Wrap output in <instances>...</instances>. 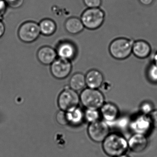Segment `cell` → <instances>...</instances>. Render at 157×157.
I'll return each mask as SVG.
<instances>
[{"label":"cell","mask_w":157,"mask_h":157,"mask_svg":"<svg viewBox=\"0 0 157 157\" xmlns=\"http://www.w3.org/2000/svg\"><path fill=\"white\" fill-rule=\"evenodd\" d=\"M105 153L109 157H117L125 154L128 149V140L117 133L109 134L102 142Z\"/></svg>","instance_id":"1"},{"label":"cell","mask_w":157,"mask_h":157,"mask_svg":"<svg viewBox=\"0 0 157 157\" xmlns=\"http://www.w3.org/2000/svg\"><path fill=\"white\" fill-rule=\"evenodd\" d=\"M134 41L125 37H119L113 40L109 47L110 55L113 58L123 60L128 58L132 54Z\"/></svg>","instance_id":"2"},{"label":"cell","mask_w":157,"mask_h":157,"mask_svg":"<svg viewBox=\"0 0 157 157\" xmlns=\"http://www.w3.org/2000/svg\"><path fill=\"white\" fill-rule=\"evenodd\" d=\"M80 18L84 28L89 30H95L102 25L105 13L100 8H87L82 13Z\"/></svg>","instance_id":"3"},{"label":"cell","mask_w":157,"mask_h":157,"mask_svg":"<svg viewBox=\"0 0 157 157\" xmlns=\"http://www.w3.org/2000/svg\"><path fill=\"white\" fill-rule=\"evenodd\" d=\"M80 101L87 109H97L101 107L105 103V97L98 89L85 88L79 95Z\"/></svg>","instance_id":"4"},{"label":"cell","mask_w":157,"mask_h":157,"mask_svg":"<svg viewBox=\"0 0 157 157\" xmlns=\"http://www.w3.org/2000/svg\"><path fill=\"white\" fill-rule=\"evenodd\" d=\"M40 35L38 24L33 21L25 22L18 29L19 39L25 44L33 43L39 38Z\"/></svg>","instance_id":"5"},{"label":"cell","mask_w":157,"mask_h":157,"mask_svg":"<svg viewBox=\"0 0 157 157\" xmlns=\"http://www.w3.org/2000/svg\"><path fill=\"white\" fill-rule=\"evenodd\" d=\"M80 101L79 95L69 87L65 88L59 94L58 99L59 106L62 111L70 112L76 109Z\"/></svg>","instance_id":"6"},{"label":"cell","mask_w":157,"mask_h":157,"mask_svg":"<svg viewBox=\"0 0 157 157\" xmlns=\"http://www.w3.org/2000/svg\"><path fill=\"white\" fill-rule=\"evenodd\" d=\"M109 126L105 121L98 120L90 123L88 134L92 140L97 143L102 142L110 134Z\"/></svg>","instance_id":"7"},{"label":"cell","mask_w":157,"mask_h":157,"mask_svg":"<svg viewBox=\"0 0 157 157\" xmlns=\"http://www.w3.org/2000/svg\"><path fill=\"white\" fill-rule=\"evenodd\" d=\"M50 71L52 76L58 80L67 78L72 70L71 61L57 58L50 65Z\"/></svg>","instance_id":"8"},{"label":"cell","mask_w":157,"mask_h":157,"mask_svg":"<svg viewBox=\"0 0 157 157\" xmlns=\"http://www.w3.org/2000/svg\"><path fill=\"white\" fill-rule=\"evenodd\" d=\"M55 49L58 58L71 61L74 60L78 55L77 46L75 43L70 40L60 41L58 43Z\"/></svg>","instance_id":"9"},{"label":"cell","mask_w":157,"mask_h":157,"mask_svg":"<svg viewBox=\"0 0 157 157\" xmlns=\"http://www.w3.org/2000/svg\"><path fill=\"white\" fill-rule=\"evenodd\" d=\"M130 127L135 134L146 136L153 126L149 116L141 113L133 118Z\"/></svg>","instance_id":"10"},{"label":"cell","mask_w":157,"mask_h":157,"mask_svg":"<svg viewBox=\"0 0 157 157\" xmlns=\"http://www.w3.org/2000/svg\"><path fill=\"white\" fill-rule=\"evenodd\" d=\"M38 61L45 66H50L58 58L56 49L49 46L40 48L36 54Z\"/></svg>","instance_id":"11"},{"label":"cell","mask_w":157,"mask_h":157,"mask_svg":"<svg viewBox=\"0 0 157 157\" xmlns=\"http://www.w3.org/2000/svg\"><path fill=\"white\" fill-rule=\"evenodd\" d=\"M148 140L146 135L135 134L128 140V149L135 153L144 151L147 147Z\"/></svg>","instance_id":"12"},{"label":"cell","mask_w":157,"mask_h":157,"mask_svg":"<svg viewBox=\"0 0 157 157\" xmlns=\"http://www.w3.org/2000/svg\"><path fill=\"white\" fill-rule=\"evenodd\" d=\"M85 77L86 86L91 89H99L104 82L103 75L98 70H90L85 74Z\"/></svg>","instance_id":"13"},{"label":"cell","mask_w":157,"mask_h":157,"mask_svg":"<svg viewBox=\"0 0 157 157\" xmlns=\"http://www.w3.org/2000/svg\"><path fill=\"white\" fill-rule=\"evenodd\" d=\"M151 53V46L148 42L142 40L134 41L132 54L136 57L141 59H146L150 56Z\"/></svg>","instance_id":"14"},{"label":"cell","mask_w":157,"mask_h":157,"mask_svg":"<svg viewBox=\"0 0 157 157\" xmlns=\"http://www.w3.org/2000/svg\"><path fill=\"white\" fill-rule=\"evenodd\" d=\"M100 109L101 115L105 122L112 123L116 120L119 117V109L114 104L105 103Z\"/></svg>","instance_id":"15"},{"label":"cell","mask_w":157,"mask_h":157,"mask_svg":"<svg viewBox=\"0 0 157 157\" xmlns=\"http://www.w3.org/2000/svg\"><path fill=\"white\" fill-rule=\"evenodd\" d=\"M64 28L67 33L72 35L80 33L85 28L80 18L76 17L67 19L64 24Z\"/></svg>","instance_id":"16"},{"label":"cell","mask_w":157,"mask_h":157,"mask_svg":"<svg viewBox=\"0 0 157 157\" xmlns=\"http://www.w3.org/2000/svg\"><path fill=\"white\" fill-rule=\"evenodd\" d=\"M41 34L44 36H50L56 33L57 25L55 21L49 18H45L38 23Z\"/></svg>","instance_id":"17"},{"label":"cell","mask_w":157,"mask_h":157,"mask_svg":"<svg viewBox=\"0 0 157 157\" xmlns=\"http://www.w3.org/2000/svg\"><path fill=\"white\" fill-rule=\"evenodd\" d=\"M86 85L85 75L81 72H77L72 75L69 82V87L76 91L82 90Z\"/></svg>","instance_id":"18"},{"label":"cell","mask_w":157,"mask_h":157,"mask_svg":"<svg viewBox=\"0 0 157 157\" xmlns=\"http://www.w3.org/2000/svg\"><path fill=\"white\" fill-rule=\"evenodd\" d=\"M69 123H72V124H79L82 121L83 117V113L81 110L76 108V109L67 112Z\"/></svg>","instance_id":"19"},{"label":"cell","mask_w":157,"mask_h":157,"mask_svg":"<svg viewBox=\"0 0 157 157\" xmlns=\"http://www.w3.org/2000/svg\"><path fill=\"white\" fill-rule=\"evenodd\" d=\"M101 113L97 109H87L84 114L86 120L90 123L99 120Z\"/></svg>","instance_id":"20"},{"label":"cell","mask_w":157,"mask_h":157,"mask_svg":"<svg viewBox=\"0 0 157 157\" xmlns=\"http://www.w3.org/2000/svg\"><path fill=\"white\" fill-rule=\"evenodd\" d=\"M147 76L151 82L157 83V66L153 63L151 64L147 69Z\"/></svg>","instance_id":"21"},{"label":"cell","mask_w":157,"mask_h":157,"mask_svg":"<svg viewBox=\"0 0 157 157\" xmlns=\"http://www.w3.org/2000/svg\"><path fill=\"white\" fill-rule=\"evenodd\" d=\"M141 113L149 115L154 110L153 104L149 101H144L141 103L140 106Z\"/></svg>","instance_id":"22"},{"label":"cell","mask_w":157,"mask_h":157,"mask_svg":"<svg viewBox=\"0 0 157 157\" xmlns=\"http://www.w3.org/2000/svg\"><path fill=\"white\" fill-rule=\"evenodd\" d=\"M56 120L58 123L62 125H65L68 124L69 121L68 118L67 113L65 111H59L57 113Z\"/></svg>","instance_id":"23"},{"label":"cell","mask_w":157,"mask_h":157,"mask_svg":"<svg viewBox=\"0 0 157 157\" xmlns=\"http://www.w3.org/2000/svg\"><path fill=\"white\" fill-rule=\"evenodd\" d=\"M84 5L88 8H100L102 0H83Z\"/></svg>","instance_id":"24"},{"label":"cell","mask_w":157,"mask_h":157,"mask_svg":"<svg viewBox=\"0 0 157 157\" xmlns=\"http://www.w3.org/2000/svg\"><path fill=\"white\" fill-rule=\"evenodd\" d=\"M5 1L6 4L13 9L20 8L22 6L24 2V0H5Z\"/></svg>","instance_id":"25"},{"label":"cell","mask_w":157,"mask_h":157,"mask_svg":"<svg viewBox=\"0 0 157 157\" xmlns=\"http://www.w3.org/2000/svg\"><path fill=\"white\" fill-rule=\"evenodd\" d=\"M152 126L157 128V110H154L149 115Z\"/></svg>","instance_id":"26"},{"label":"cell","mask_w":157,"mask_h":157,"mask_svg":"<svg viewBox=\"0 0 157 157\" xmlns=\"http://www.w3.org/2000/svg\"><path fill=\"white\" fill-rule=\"evenodd\" d=\"M139 2L143 6H149L152 4L154 0H139Z\"/></svg>","instance_id":"27"},{"label":"cell","mask_w":157,"mask_h":157,"mask_svg":"<svg viewBox=\"0 0 157 157\" xmlns=\"http://www.w3.org/2000/svg\"><path fill=\"white\" fill-rule=\"evenodd\" d=\"M5 31V26L2 21L0 20V38H1Z\"/></svg>","instance_id":"28"},{"label":"cell","mask_w":157,"mask_h":157,"mask_svg":"<svg viewBox=\"0 0 157 157\" xmlns=\"http://www.w3.org/2000/svg\"><path fill=\"white\" fill-rule=\"evenodd\" d=\"M152 63L157 66V51L152 56Z\"/></svg>","instance_id":"29"},{"label":"cell","mask_w":157,"mask_h":157,"mask_svg":"<svg viewBox=\"0 0 157 157\" xmlns=\"http://www.w3.org/2000/svg\"><path fill=\"white\" fill-rule=\"evenodd\" d=\"M129 157L127 155H126L125 154H123V155H120V156H118V157Z\"/></svg>","instance_id":"30"}]
</instances>
